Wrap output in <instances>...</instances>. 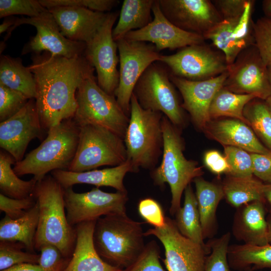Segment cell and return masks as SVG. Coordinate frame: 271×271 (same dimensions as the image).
<instances>
[{
	"label": "cell",
	"instance_id": "cell-23",
	"mask_svg": "<svg viewBox=\"0 0 271 271\" xmlns=\"http://www.w3.org/2000/svg\"><path fill=\"white\" fill-rule=\"evenodd\" d=\"M128 172H134L131 163L126 160L124 163L112 168L93 170L81 172L57 170L51 172L52 176L64 188L76 184H89L99 187H111L117 191L127 193L123 179Z\"/></svg>",
	"mask_w": 271,
	"mask_h": 271
},
{
	"label": "cell",
	"instance_id": "cell-40",
	"mask_svg": "<svg viewBox=\"0 0 271 271\" xmlns=\"http://www.w3.org/2000/svg\"><path fill=\"white\" fill-rule=\"evenodd\" d=\"M254 45L266 66L271 68V18L263 17L253 23Z\"/></svg>",
	"mask_w": 271,
	"mask_h": 271
},
{
	"label": "cell",
	"instance_id": "cell-20",
	"mask_svg": "<svg viewBox=\"0 0 271 271\" xmlns=\"http://www.w3.org/2000/svg\"><path fill=\"white\" fill-rule=\"evenodd\" d=\"M152 12L153 20L149 25L128 33L124 38L130 41L151 42L159 52L204 43L203 36L185 31L171 23L162 13L157 0H155Z\"/></svg>",
	"mask_w": 271,
	"mask_h": 271
},
{
	"label": "cell",
	"instance_id": "cell-56",
	"mask_svg": "<svg viewBox=\"0 0 271 271\" xmlns=\"http://www.w3.org/2000/svg\"><path fill=\"white\" fill-rule=\"evenodd\" d=\"M268 74H269V80H270V86H271V68H268ZM265 102L271 108V93L269 96L265 100Z\"/></svg>",
	"mask_w": 271,
	"mask_h": 271
},
{
	"label": "cell",
	"instance_id": "cell-43",
	"mask_svg": "<svg viewBox=\"0 0 271 271\" xmlns=\"http://www.w3.org/2000/svg\"><path fill=\"white\" fill-rule=\"evenodd\" d=\"M29 99L21 93L0 84V121H4L18 112Z\"/></svg>",
	"mask_w": 271,
	"mask_h": 271
},
{
	"label": "cell",
	"instance_id": "cell-27",
	"mask_svg": "<svg viewBox=\"0 0 271 271\" xmlns=\"http://www.w3.org/2000/svg\"><path fill=\"white\" fill-rule=\"evenodd\" d=\"M39 222V206H35L16 219L5 216L0 222V241L19 242L34 252L35 238Z\"/></svg>",
	"mask_w": 271,
	"mask_h": 271
},
{
	"label": "cell",
	"instance_id": "cell-49",
	"mask_svg": "<svg viewBox=\"0 0 271 271\" xmlns=\"http://www.w3.org/2000/svg\"><path fill=\"white\" fill-rule=\"evenodd\" d=\"M248 0H217L213 3L223 19H234L242 14Z\"/></svg>",
	"mask_w": 271,
	"mask_h": 271
},
{
	"label": "cell",
	"instance_id": "cell-39",
	"mask_svg": "<svg viewBox=\"0 0 271 271\" xmlns=\"http://www.w3.org/2000/svg\"><path fill=\"white\" fill-rule=\"evenodd\" d=\"M225 157L229 167V176L245 178L253 176L250 154L237 147L225 146Z\"/></svg>",
	"mask_w": 271,
	"mask_h": 271
},
{
	"label": "cell",
	"instance_id": "cell-30",
	"mask_svg": "<svg viewBox=\"0 0 271 271\" xmlns=\"http://www.w3.org/2000/svg\"><path fill=\"white\" fill-rule=\"evenodd\" d=\"M227 259L230 268L235 271L271 269V244L253 245L247 244L229 245Z\"/></svg>",
	"mask_w": 271,
	"mask_h": 271
},
{
	"label": "cell",
	"instance_id": "cell-36",
	"mask_svg": "<svg viewBox=\"0 0 271 271\" xmlns=\"http://www.w3.org/2000/svg\"><path fill=\"white\" fill-rule=\"evenodd\" d=\"M252 100L245 106L244 116L271 151V108L266 102Z\"/></svg>",
	"mask_w": 271,
	"mask_h": 271
},
{
	"label": "cell",
	"instance_id": "cell-16",
	"mask_svg": "<svg viewBox=\"0 0 271 271\" xmlns=\"http://www.w3.org/2000/svg\"><path fill=\"white\" fill-rule=\"evenodd\" d=\"M223 87L238 94H252L266 100L270 95L268 67L253 45L243 50L228 66Z\"/></svg>",
	"mask_w": 271,
	"mask_h": 271
},
{
	"label": "cell",
	"instance_id": "cell-21",
	"mask_svg": "<svg viewBox=\"0 0 271 271\" xmlns=\"http://www.w3.org/2000/svg\"><path fill=\"white\" fill-rule=\"evenodd\" d=\"M48 10L65 37L86 44L101 27L108 13L74 7H57Z\"/></svg>",
	"mask_w": 271,
	"mask_h": 271
},
{
	"label": "cell",
	"instance_id": "cell-57",
	"mask_svg": "<svg viewBox=\"0 0 271 271\" xmlns=\"http://www.w3.org/2000/svg\"><path fill=\"white\" fill-rule=\"evenodd\" d=\"M244 271H256V270H253L252 268L249 267L247 268L246 269H245Z\"/></svg>",
	"mask_w": 271,
	"mask_h": 271
},
{
	"label": "cell",
	"instance_id": "cell-48",
	"mask_svg": "<svg viewBox=\"0 0 271 271\" xmlns=\"http://www.w3.org/2000/svg\"><path fill=\"white\" fill-rule=\"evenodd\" d=\"M253 174L259 180L271 184V153H250Z\"/></svg>",
	"mask_w": 271,
	"mask_h": 271
},
{
	"label": "cell",
	"instance_id": "cell-46",
	"mask_svg": "<svg viewBox=\"0 0 271 271\" xmlns=\"http://www.w3.org/2000/svg\"><path fill=\"white\" fill-rule=\"evenodd\" d=\"M36 203V199L33 194L23 199H15L0 194V210L12 219L24 216Z\"/></svg>",
	"mask_w": 271,
	"mask_h": 271
},
{
	"label": "cell",
	"instance_id": "cell-5",
	"mask_svg": "<svg viewBox=\"0 0 271 271\" xmlns=\"http://www.w3.org/2000/svg\"><path fill=\"white\" fill-rule=\"evenodd\" d=\"M162 127V161L159 167L152 170L151 177L156 186L163 187L165 183L169 184L171 193L169 212L174 215L181 207V198L186 188L194 179L201 177L203 172L197 162L185 157L184 144L179 128L164 115Z\"/></svg>",
	"mask_w": 271,
	"mask_h": 271
},
{
	"label": "cell",
	"instance_id": "cell-53",
	"mask_svg": "<svg viewBox=\"0 0 271 271\" xmlns=\"http://www.w3.org/2000/svg\"><path fill=\"white\" fill-rule=\"evenodd\" d=\"M262 9L266 17L271 18V0L262 2Z\"/></svg>",
	"mask_w": 271,
	"mask_h": 271
},
{
	"label": "cell",
	"instance_id": "cell-55",
	"mask_svg": "<svg viewBox=\"0 0 271 271\" xmlns=\"http://www.w3.org/2000/svg\"><path fill=\"white\" fill-rule=\"evenodd\" d=\"M268 218L266 219L268 231V243L271 244V210Z\"/></svg>",
	"mask_w": 271,
	"mask_h": 271
},
{
	"label": "cell",
	"instance_id": "cell-35",
	"mask_svg": "<svg viewBox=\"0 0 271 271\" xmlns=\"http://www.w3.org/2000/svg\"><path fill=\"white\" fill-rule=\"evenodd\" d=\"M240 17L223 19L203 35L205 39L211 40L222 52L228 66L234 62L242 51L233 37L234 28Z\"/></svg>",
	"mask_w": 271,
	"mask_h": 271
},
{
	"label": "cell",
	"instance_id": "cell-15",
	"mask_svg": "<svg viewBox=\"0 0 271 271\" xmlns=\"http://www.w3.org/2000/svg\"><path fill=\"white\" fill-rule=\"evenodd\" d=\"M28 24L35 27L37 33L24 47L22 54L46 52L52 56L74 58L84 54L86 43L73 41L65 37L54 17L48 11L36 17L17 18L13 26L8 31L5 40L17 27Z\"/></svg>",
	"mask_w": 271,
	"mask_h": 271
},
{
	"label": "cell",
	"instance_id": "cell-2",
	"mask_svg": "<svg viewBox=\"0 0 271 271\" xmlns=\"http://www.w3.org/2000/svg\"><path fill=\"white\" fill-rule=\"evenodd\" d=\"M33 195L39 206V222L35 238V248L51 244L65 257L70 258L76 239L75 228L68 222L65 211L64 188L52 176L37 182Z\"/></svg>",
	"mask_w": 271,
	"mask_h": 271
},
{
	"label": "cell",
	"instance_id": "cell-13",
	"mask_svg": "<svg viewBox=\"0 0 271 271\" xmlns=\"http://www.w3.org/2000/svg\"><path fill=\"white\" fill-rule=\"evenodd\" d=\"M119 14L117 12L108 13L101 27L86 44L84 54L96 72L98 85L111 95H114L119 82L118 48L112 37L113 27Z\"/></svg>",
	"mask_w": 271,
	"mask_h": 271
},
{
	"label": "cell",
	"instance_id": "cell-11",
	"mask_svg": "<svg viewBox=\"0 0 271 271\" xmlns=\"http://www.w3.org/2000/svg\"><path fill=\"white\" fill-rule=\"evenodd\" d=\"M119 57V82L114 95L125 113L130 116L134 87L147 68L161 56L155 46L123 38L116 41Z\"/></svg>",
	"mask_w": 271,
	"mask_h": 271
},
{
	"label": "cell",
	"instance_id": "cell-31",
	"mask_svg": "<svg viewBox=\"0 0 271 271\" xmlns=\"http://www.w3.org/2000/svg\"><path fill=\"white\" fill-rule=\"evenodd\" d=\"M175 215L176 225L183 236L203 246H208L204 242L197 201L190 184L184 191L183 205Z\"/></svg>",
	"mask_w": 271,
	"mask_h": 271
},
{
	"label": "cell",
	"instance_id": "cell-7",
	"mask_svg": "<svg viewBox=\"0 0 271 271\" xmlns=\"http://www.w3.org/2000/svg\"><path fill=\"white\" fill-rule=\"evenodd\" d=\"M77 107L72 118L79 127L96 125L105 127L123 139L128 116L115 97L103 90L95 76L84 80L77 90Z\"/></svg>",
	"mask_w": 271,
	"mask_h": 271
},
{
	"label": "cell",
	"instance_id": "cell-33",
	"mask_svg": "<svg viewBox=\"0 0 271 271\" xmlns=\"http://www.w3.org/2000/svg\"><path fill=\"white\" fill-rule=\"evenodd\" d=\"M16 163L9 153L1 151V193L15 199L28 197L33 194L38 182L33 178L29 181L20 179L12 168V165H15Z\"/></svg>",
	"mask_w": 271,
	"mask_h": 271
},
{
	"label": "cell",
	"instance_id": "cell-51",
	"mask_svg": "<svg viewBox=\"0 0 271 271\" xmlns=\"http://www.w3.org/2000/svg\"><path fill=\"white\" fill-rule=\"evenodd\" d=\"M1 271H43L38 264L24 263L14 265Z\"/></svg>",
	"mask_w": 271,
	"mask_h": 271
},
{
	"label": "cell",
	"instance_id": "cell-1",
	"mask_svg": "<svg viewBox=\"0 0 271 271\" xmlns=\"http://www.w3.org/2000/svg\"><path fill=\"white\" fill-rule=\"evenodd\" d=\"M32 61L28 67L36 84V107L47 131L73 117L77 90L84 80L94 76L95 69L84 55L69 58L45 52L36 54Z\"/></svg>",
	"mask_w": 271,
	"mask_h": 271
},
{
	"label": "cell",
	"instance_id": "cell-3",
	"mask_svg": "<svg viewBox=\"0 0 271 271\" xmlns=\"http://www.w3.org/2000/svg\"><path fill=\"white\" fill-rule=\"evenodd\" d=\"M142 224L130 218L126 213L98 218L94 227L93 243L99 256L121 269L129 266L146 246Z\"/></svg>",
	"mask_w": 271,
	"mask_h": 271
},
{
	"label": "cell",
	"instance_id": "cell-50",
	"mask_svg": "<svg viewBox=\"0 0 271 271\" xmlns=\"http://www.w3.org/2000/svg\"><path fill=\"white\" fill-rule=\"evenodd\" d=\"M204 161L206 166L216 174H228L229 172V167L225 156L218 151L211 150L206 152Z\"/></svg>",
	"mask_w": 271,
	"mask_h": 271
},
{
	"label": "cell",
	"instance_id": "cell-41",
	"mask_svg": "<svg viewBox=\"0 0 271 271\" xmlns=\"http://www.w3.org/2000/svg\"><path fill=\"white\" fill-rule=\"evenodd\" d=\"M48 11L39 0H0L1 18L15 15L36 17Z\"/></svg>",
	"mask_w": 271,
	"mask_h": 271
},
{
	"label": "cell",
	"instance_id": "cell-54",
	"mask_svg": "<svg viewBox=\"0 0 271 271\" xmlns=\"http://www.w3.org/2000/svg\"><path fill=\"white\" fill-rule=\"evenodd\" d=\"M264 197L271 206V184H265Z\"/></svg>",
	"mask_w": 271,
	"mask_h": 271
},
{
	"label": "cell",
	"instance_id": "cell-52",
	"mask_svg": "<svg viewBox=\"0 0 271 271\" xmlns=\"http://www.w3.org/2000/svg\"><path fill=\"white\" fill-rule=\"evenodd\" d=\"M16 19L7 18L0 25V34H2L7 31H8L15 24Z\"/></svg>",
	"mask_w": 271,
	"mask_h": 271
},
{
	"label": "cell",
	"instance_id": "cell-17",
	"mask_svg": "<svg viewBox=\"0 0 271 271\" xmlns=\"http://www.w3.org/2000/svg\"><path fill=\"white\" fill-rule=\"evenodd\" d=\"M37 111L35 99L16 114L0 123V147L9 153L16 162L22 161L30 142L42 140L44 131Z\"/></svg>",
	"mask_w": 271,
	"mask_h": 271
},
{
	"label": "cell",
	"instance_id": "cell-18",
	"mask_svg": "<svg viewBox=\"0 0 271 271\" xmlns=\"http://www.w3.org/2000/svg\"><path fill=\"white\" fill-rule=\"evenodd\" d=\"M165 16L178 28L203 35L222 19L208 0H157Z\"/></svg>",
	"mask_w": 271,
	"mask_h": 271
},
{
	"label": "cell",
	"instance_id": "cell-45",
	"mask_svg": "<svg viewBox=\"0 0 271 271\" xmlns=\"http://www.w3.org/2000/svg\"><path fill=\"white\" fill-rule=\"evenodd\" d=\"M40 251L38 264L43 271H63L70 258L64 256L60 249L51 244L42 245Z\"/></svg>",
	"mask_w": 271,
	"mask_h": 271
},
{
	"label": "cell",
	"instance_id": "cell-37",
	"mask_svg": "<svg viewBox=\"0 0 271 271\" xmlns=\"http://www.w3.org/2000/svg\"><path fill=\"white\" fill-rule=\"evenodd\" d=\"M230 237V232H227L207 242L211 251L206 258L205 271H235L231 269L227 259Z\"/></svg>",
	"mask_w": 271,
	"mask_h": 271
},
{
	"label": "cell",
	"instance_id": "cell-32",
	"mask_svg": "<svg viewBox=\"0 0 271 271\" xmlns=\"http://www.w3.org/2000/svg\"><path fill=\"white\" fill-rule=\"evenodd\" d=\"M222 185L224 197L236 208L254 201L265 200V184L253 176L239 178L228 175Z\"/></svg>",
	"mask_w": 271,
	"mask_h": 271
},
{
	"label": "cell",
	"instance_id": "cell-14",
	"mask_svg": "<svg viewBox=\"0 0 271 271\" xmlns=\"http://www.w3.org/2000/svg\"><path fill=\"white\" fill-rule=\"evenodd\" d=\"M66 216L73 226L105 215L126 213L127 193L104 192L98 187L84 193L75 192L72 187L64 189Z\"/></svg>",
	"mask_w": 271,
	"mask_h": 271
},
{
	"label": "cell",
	"instance_id": "cell-8",
	"mask_svg": "<svg viewBox=\"0 0 271 271\" xmlns=\"http://www.w3.org/2000/svg\"><path fill=\"white\" fill-rule=\"evenodd\" d=\"M126 160L123 139L101 126L86 125L79 127L76 152L68 170L81 172L102 166L115 167Z\"/></svg>",
	"mask_w": 271,
	"mask_h": 271
},
{
	"label": "cell",
	"instance_id": "cell-24",
	"mask_svg": "<svg viewBox=\"0 0 271 271\" xmlns=\"http://www.w3.org/2000/svg\"><path fill=\"white\" fill-rule=\"evenodd\" d=\"M264 202L254 201L237 208L232 227L233 235L244 244L264 245L268 243Z\"/></svg>",
	"mask_w": 271,
	"mask_h": 271
},
{
	"label": "cell",
	"instance_id": "cell-4",
	"mask_svg": "<svg viewBox=\"0 0 271 271\" xmlns=\"http://www.w3.org/2000/svg\"><path fill=\"white\" fill-rule=\"evenodd\" d=\"M47 132V137L40 146L16 163L13 170L18 176L31 174L39 182L49 172L68 170L76 152L79 127L70 118L49 128Z\"/></svg>",
	"mask_w": 271,
	"mask_h": 271
},
{
	"label": "cell",
	"instance_id": "cell-42",
	"mask_svg": "<svg viewBox=\"0 0 271 271\" xmlns=\"http://www.w3.org/2000/svg\"><path fill=\"white\" fill-rule=\"evenodd\" d=\"M160 259L159 246L156 241L152 240L146 244L137 258L121 271H167L162 265Z\"/></svg>",
	"mask_w": 271,
	"mask_h": 271
},
{
	"label": "cell",
	"instance_id": "cell-28",
	"mask_svg": "<svg viewBox=\"0 0 271 271\" xmlns=\"http://www.w3.org/2000/svg\"><path fill=\"white\" fill-rule=\"evenodd\" d=\"M155 0H124L118 21L112 30L115 41L129 32L146 27L153 20L152 8Z\"/></svg>",
	"mask_w": 271,
	"mask_h": 271
},
{
	"label": "cell",
	"instance_id": "cell-19",
	"mask_svg": "<svg viewBox=\"0 0 271 271\" xmlns=\"http://www.w3.org/2000/svg\"><path fill=\"white\" fill-rule=\"evenodd\" d=\"M227 70L215 77L201 81H191L170 74V79L183 98L182 107L189 114L194 124L204 130L211 119V103L217 92L223 87Z\"/></svg>",
	"mask_w": 271,
	"mask_h": 271
},
{
	"label": "cell",
	"instance_id": "cell-44",
	"mask_svg": "<svg viewBox=\"0 0 271 271\" xmlns=\"http://www.w3.org/2000/svg\"><path fill=\"white\" fill-rule=\"evenodd\" d=\"M47 9L57 7H74L105 13L109 12L119 3L117 0H39Z\"/></svg>",
	"mask_w": 271,
	"mask_h": 271
},
{
	"label": "cell",
	"instance_id": "cell-47",
	"mask_svg": "<svg viewBox=\"0 0 271 271\" xmlns=\"http://www.w3.org/2000/svg\"><path fill=\"white\" fill-rule=\"evenodd\" d=\"M138 210L140 216L154 227L161 228L165 225L166 217L161 205L156 200L151 198L141 200Z\"/></svg>",
	"mask_w": 271,
	"mask_h": 271
},
{
	"label": "cell",
	"instance_id": "cell-12",
	"mask_svg": "<svg viewBox=\"0 0 271 271\" xmlns=\"http://www.w3.org/2000/svg\"><path fill=\"white\" fill-rule=\"evenodd\" d=\"M159 62L166 66L171 75L191 81L215 77L228 67L223 54L203 43L185 47L172 55H161Z\"/></svg>",
	"mask_w": 271,
	"mask_h": 271
},
{
	"label": "cell",
	"instance_id": "cell-22",
	"mask_svg": "<svg viewBox=\"0 0 271 271\" xmlns=\"http://www.w3.org/2000/svg\"><path fill=\"white\" fill-rule=\"evenodd\" d=\"M204 131L210 138L224 147H237L251 153H271V151L266 148L257 139L250 126L239 120H211Z\"/></svg>",
	"mask_w": 271,
	"mask_h": 271
},
{
	"label": "cell",
	"instance_id": "cell-58",
	"mask_svg": "<svg viewBox=\"0 0 271 271\" xmlns=\"http://www.w3.org/2000/svg\"><path fill=\"white\" fill-rule=\"evenodd\" d=\"M260 271H266V270H260Z\"/></svg>",
	"mask_w": 271,
	"mask_h": 271
},
{
	"label": "cell",
	"instance_id": "cell-38",
	"mask_svg": "<svg viewBox=\"0 0 271 271\" xmlns=\"http://www.w3.org/2000/svg\"><path fill=\"white\" fill-rule=\"evenodd\" d=\"M23 247L24 245L19 242L0 241L1 271L24 263L38 264L40 254L25 252Z\"/></svg>",
	"mask_w": 271,
	"mask_h": 271
},
{
	"label": "cell",
	"instance_id": "cell-9",
	"mask_svg": "<svg viewBox=\"0 0 271 271\" xmlns=\"http://www.w3.org/2000/svg\"><path fill=\"white\" fill-rule=\"evenodd\" d=\"M133 94L144 109L161 112L178 128L185 125L184 110L170 72L159 62L147 68L137 82Z\"/></svg>",
	"mask_w": 271,
	"mask_h": 271
},
{
	"label": "cell",
	"instance_id": "cell-10",
	"mask_svg": "<svg viewBox=\"0 0 271 271\" xmlns=\"http://www.w3.org/2000/svg\"><path fill=\"white\" fill-rule=\"evenodd\" d=\"M144 236H154L161 242L168 271H205L206 258L211 251L209 244L204 247L183 236L174 220L166 217L163 227L150 228Z\"/></svg>",
	"mask_w": 271,
	"mask_h": 271
},
{
	"label": "cell",
	"instance_id": "cell-25",
	"mask_svg": "<svg viewBox=\"0 0 271 271\" xmlns=\"http://www.w3.org/2000/svg\"><path fill=\"white\" fill-rule=\"evenodd\" d=\"M96 221L76 226V243L68 264L63 271H121L105 261L96 251L93 243Z\"/></svg>",
	"mask_w": 271,
	"mask_h": 271
},
{
	"label": "cell",
	"instance_id": "cell-34",
	"mask_svg": "<svg viewBox=\"0 0 271 271\" xmlns=\"http://www.w3.org/2000/svg\"><path fill=\"white\" fill-rule=\"evenodd\" d=\"M255 98H257L254 95L235 93L222 87L217 92L211 103L210 118L228 117L239 120L249 125L243 111L245 106Z\"/></svg>",
	"mask_w": 271,
	"mask_h": 271
},
{
	"label": "cell",
	"instance_id": "cell-26",
	"mask_svg": "<svg viewBox=\"0 0 271 271\" xmlns=\"http://www.w3.org/2000/svg\"><path fill=\"white\" fill-rule=\"evenodd\" d=\"M193 181L203 237L211 238L217 229V209L224 197L222 185L207 181L201 177Z\"/></svg>",
	"mask_w": 271,
	"mask_h": 271
},
{
	"label": "cell",
	"instance_id": "cell-6",
	"mask_svg": "<svg viewBox=\"0 0 271 271\" xmlns=\"http://www.w3.org/2000/svg\"><path fill=\"white\" fill-rule=\"evenodd\" d=\"M161 112L142 108L132 93L130 116L124 137L127 160L134 172L140 168L153 170L163 154Z\"/></svg>",
	"mask_w": 271,
	"mask_h": 271
},
{
	"label": "cell",
	"instance_id": "cell-29",
	"mask_svg": "<svg viewBox=\"0 0 271 271\" xmlns=\"http://www.w3.org/2000/svg\"><path fill=\"white\" fill-rule=\"evenodd\" d=\"M0 84L21 93L29 99L37 97L34 75L19 58L1 56Z\"/></svg>",
	"mask_w": 271,
	"mask_h": 271
}]
</instances>
